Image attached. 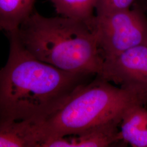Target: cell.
<instances>
[{
  "mask_svg": "<svg viewBox=\"0 0 147 147\" xmlns=\"http://www.w3.org/2000/svg\"><path fill=\"white\" fill-rule=\"evenodd\" d=\"M17 30L7 33L9 54L0 69V123L45 119L93 75L64 71L38 59L22 45Z\"/></svg>",
  "mask_w": 147,
  "mask_h": 147,
  "instance_id": "1",
  "label": "cell"
},
{
  "mask_svg": "<svg viewBox=\"0 0 147 147\" xmlns=\"http://www.w3.org/2000/svg\"><path fill=\"white\" fill-rule=\"evenodd\" d=\"M17 33L24 47L43 62L69 72L97 75L101 71L104 57L94 32L83 21L33 11Z\"/></svg>",
  "mask_w": 147,
  "mask_h": 147,
  "instance_id": "2",
  "label": "cell"
},
{
  "mask_svg": "<svg viewBox=\"0 0 147 147\" xmlns=\"http://www.w3.org/2000/svg\"><path fill=\"white\" fill-rule=\"evenodd\" d=\"M147 104V91L117 87L96 75L81 85L58 109L41 121L42 143L75 135L120 118L128 109Z\"/></svg>",
  "mask_w": 147,
  "mask_h": 147,
  "instance_id": "3",
  "label": "cell"
},
{
  "mask_svg": "<svg viewBox=\"0 0 147 147\" xmlns=\"http://www.w3.org/2000/svg\"><path fill=\"white\" fill-rule=\"evenodd\" d=\"M141 5L137 2L127 9L95 15L92 30L104 59L131 47L147 46V17Z\"/></svg>",
  "mask_w": 147,
  "mask_h": 147,
  "instance_id": "4",
  "label": "cell"
},
{
  "mask_svg": "<svg viewBox=\"0 0 147 147\" xmlns=\"http://www.w3.org/2000/svg\"><path fill=\"white\" fill-rule=\"evenodd\" d=\"M97 75L121 87L147 91V46L131 47L104 59Z\"/></svg>",
  "mask_w": 147,
  "mask_h": 147,
  "instance_id": "5",
  "label": "cell"
},
{
  "mask_svg": "<svg viewBox=\"0 0 147 147\" xmlns=\"http://www.w3.org/2000/svg\"><path fill=\"white\" fill-rule=\"evenodd\" d=\"M122 117L92 127L79 134L53 139L51 147H105L121 142L119 126Z\"/></svg>",
  "mask_w": 147,
  "mask_h": 147,
  "instance_id": "6",
  "label": "cell"
},
{
  "mask_svg": "<svg viewBox=\"0 0 147 147\" xmlns=\"http://www.w3.org/2000/svg\"><path fill=\"white\" fill-rule=\"evenodd\" d=\"M41 120L29 119L0 123V147H41Z\"/></svg>",
  "mask_w": 147,
  "mask_h": 147,
  "instance_id": "7",
  "label": "cell"
},
{
  "mask_svg": "<svg viewBox=\"0 0 147 147\" xmlns=\"http://www.w3.org/2000/svg\"><path fill=\"white\" fill-rule=\"evenodd\" d=\"M135 105L124 112L119 126L121 142L132 147H147V109Z\"/></svg>",
  "mask_w": 147,
  "mask_h": 147,
  "instance_id": "8",
  "label": "cell"
},
{
  "mask_svg": "<svg viewBox=\"0 0 147 147\" xmlns=\"http://www.w3.org/2000/svg\"><path fill=\"white\" fill-rule=\"evenodd\" d=\"M36 0H0V32L15 31L30 16Z\"/></svg>",
  "mask_w": 147,
  "mask_h": 147,
  "instance_id": "9",
  "label": "cell"
},
{
  "mask_svg": "<svg viewBox=\"0 0 147 147\" xmlns=\"http://www.w3.org/2000/svg\"><path fill=\"white\" fill-rule=\"evenodd\" d=\"M61 16L83 21L92 29L98 0H50Z\"/></svg>",
  "mask_w": 147,
  "mask_h": 147,
  "instance_id": "10",
  "label": "cell"
},
{
  "mask_svg": "<svg viewBox=\"0 0 147 147\" xmlns=\"http://www.w3.org/2000/svg\"><path fill=\"white\" fill-rule=\"evenodd\" d=\"M141 0H98L95 16H103L130 8Z\"/></svg>",
  "mask_w": 147,
  "mask_h": 147,
  "instance_id": "11",
  "label": "cell"
}]
</instances>
